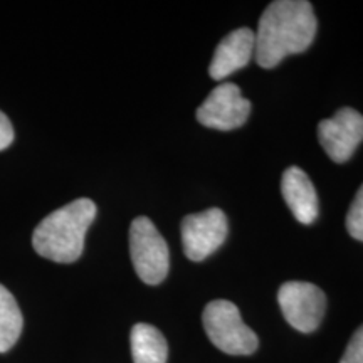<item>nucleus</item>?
Returning a JSON list of instances; mask_svg holds the SVG:
<instances>
[{
    "label": "nucleus",
    "mask_w": 363,
    "mask_h": 363,
    "mask_svg": "<svg viewBox=\"0 0 363 363\" xmlns=\"http://www.w3.org/2000/svg\"><path fill=\"white\" fill-rule=\"evenodd\" d=\"M130 254L136 274L143 283L160 284L169 274V246L148 217H136L131 222Z\"/></svg>",
    "instance_id": "4"
},
{
    "label": "nucleus",
    "mask_w": 363,
    "mask_h": 363,
    "mask_svg": "<svg viewBox=\"0 0 363 363\" xmlns=\"http://www.w3.org/2000/svg\"><path fill=\"white\" fill-rule=\"evenodd\" d=\"M96 203L78 199L57 208L39 222L33 234V246L45 259L71 264L84 249V235L96 217Z\"/></svg>",
    "instance_id": "2"
},
{
    "label": "nucleus",
    "mask_w": 363,
    "mask_h": 363,
    "mask_svg": "<svg viewBox=\"0 0 363 363\" xmlns=\"http://www.w3.org/2000/svg\"><path fill=\"white\" fill-rule=\"evenodd\" d=\"M318 138L331 160L345 163L363 142V115L353 108H342L318 125Z\"/></svg>",
    "instance_id": "8"
},
{
    "label": "nucleus",
    "mask_w": 363,
    "mask_h": 363,
    "mask_svg": "<svg viewBox=\"0 0 363 363\" xmlns=\"http://www.w3.org/2000/svg\"><path fill=\"white\" fill-rule=\"evenodd\" d=\"M251 113V101L234 83H222L212 89L197 110L199 123L207 128L229 131L242 126Z\"/></svg>",
    "instance_id": "7"
},
{
    "label": "nucleus",
    "mask_w": 363,
    "mask_h": 363,
    "mask_svg": "<svg viewBox=\"0 0 363 363\" xmlns=\"http://www.w3.org/2000/svg\"><path fill=\"white\" fill-rule=\"evenodd\" d=\"M340 363H363V325L353 333Z\"/></svg>",
    "instance_id": "14"
},
{
    "label": "nucleus",
    "mask_w": 363,
    "mask_h": 363,
    "mask_svg": "<svg viewBox=\"0 0 363 363\" xmlns=\"http://www.w3.org/2000/svg\"><path fill=\"white\" fill-rule=\"evenodd\" d=\"M13 142V128L11 120L0 111V150L11 147Z\"/></svg>",
    "instance_id": "15"
},
{
    "label": "nucleus",
    "mask_w": 363,
    "mask_h": 363,
    "mask_svg": "<svg viewBox=\"0 0 363 363\" xmlns=\"http://www.w3.org/2000/svg\"><path fill=\"white\" fill-rule=\"evenodd\" d=\"M278 303L286 321L301 333L315 331L326 310L325 293L316 284L305 281H288L281 286Z\"/></svg>",
    "instance_id": "5"
},
{
    "label": "nucleus",
    "mask_w": 363,
    "mask_h": 363,
    "mask_svg": "<svg viewBox=\"0 0 363 363\" xmlns=\"http://www.w3.org/2000/svg\"><path fill=\"white\" fill-rule=\"evenodd\" d=\"M281 192L298 222L310 225L316 220L318 195L315 185L305 170H301L299 167L286 169L283 180H281Z\"/></svg>",
    "instance_id": "10"
},
{
    "label": "nucleus",
    "mask_w": 363,
    "mask_h": 363,
    "mask_svg": "<svg viewBox=\"0 0 363 363\" xmlns=\"http://www.w3.org/2000/svg\"><path fill=\"white\" fill-rule=\"evenodd\" d=\"M133 363H167L169 347L167 340L155 326L138 323L130 335Z\"/></svg>",
    "instance_id": "11"
},
{
    "label": "nucleus",
    "mask_w": 363,
    "mask_h": 363,
    "mask_svg": "<svg viewBox=\"0 0 363 363\" xmlns=\"http://www.w3.org/2000/svg\"><path fill=\"white\" fill-rule=\"evenodd\" d=\"M254 51H256V34L249 27L233 30L216 48L214 57L208 66V74L216 81L225 79L233 72L246 67L254 56Z\"/></svg>",
    "instance_id": "9"
},
{
    "label": "nucleus",
    "mask_w": 363,
    "mask_h": 363,
    "mask_svg": "<svg viewBox=\"0 0 363 363\" xmlns=\"http://www.w3.org/2000/svg\"><path fill=\"white\" fill-rule=\"evenodd\" d=\"M202 323L208 340L229 355H251L257 350L256 333L244 323L239 308L227 299H214L206 306Z\"/></svg>",
    "instance_id": "3"
},
{
    "label": "nucleus",
    "mask_w": 363,
    "mask_h": 363,
    "mask_svg": "<svg viewBox=\"0 0 363 363\" xmlns=\"http://www.w3.org/2000/svg\"><path fill=\"white\" fill-rule=\"evenodd\" d=\"M22 326H24V318L16 298L6 286L0 284V353L9 352L17 343Z\"/></svg>",
    "instance_id": "12"
},
{
    "label": "nucleus",
    "mask_w": 363,
    "mask_h": 363,
    "mask_svg": "<svg viewBox=\"0 0 363 363\" xmlns=\"http://www.w3.org/2000/svg\"><path fill=\"white\" fill-rule=\"evenodd\" d=\"M347 229L353 239L363 242V185L358 189L347 214Z\"/></svg>",
    "instance_id": "13"
},
{
    "label": "nucleus",
    "mask_w": 363,
    "mask_h": 363,
    "mask_svg": "<svg viewBox=\"0 0 363 363\" xmlns=\"http://www.w3.org/2000/svg\"><path fill=\"white\" fill-rule=\"evenodd\" d=\"M182 246L190 261H203L216 252L227 238V217L220 208L190 214L182 220Z\"/></svg>",
    "instance_id": "6"
},
{
    "label": "nucleus",
    "mask_w": 363,
    "mask_h": 363,
    "mask_svg": "<svg viewBox=\"0 0 363 363\" xmlns=\"http://www.w3.org/2000/svg\"><path fill=\"white\" fill-rule=\"evenodd\" d=\"M318 22L306 0H276L262 12L256 34L257 65L278 66L291 54L305 52L315 40Z\"/></svg>",
    "instance_id": "1"
}]
</instances>
